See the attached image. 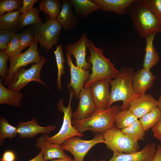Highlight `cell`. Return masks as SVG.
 <instances>
[{"label":"cell","mask_w":161,"mask_h":161,"mask_svg":"<svg viewBox=\"0 0 161 161\" xmlns=\"http://www.w3.org/2000/svg\"><path fill=\"white\" fill-rule=\"evenodd\" d=\"M158 101L157 107L161 111V92Z\"/></svg>","instance_id":"obj_45"},{"label":"cell","mask_w":161,"mask_h":161,"mask_svg":"<svg viewBox=\"0 0 161 161\" xmlns=\"http://www.w3.org/2000/svg\"><path fill=\"white\" fill-rule=\"evenodd\" d=\"M19 44L18 34H15L7 44L4 51L9 58L20 54L22 51Z\"/></svg>","instance_id":"obj_34"},{"label":"cell","mask_w":161,"mask_h":161,"mask_svg":"<svg viewBox=\"0 0 161 161\" xmlns=\"http://www.w3.org/2000/svg\"><path fill=\"white\" fill-rule=\"evenodd\" d=\"M156 77L150 69L143 68L134 72L132 85L135 92L140 95L145 94L152 86Z\"/></svg>","instance_id":"obj_18"},{"label":"cell","mask_w":161,"mask_h":161,"mask_svg":"<svg viewBox=\"0 0 161 161\" xmlns=\"http://www.w3.org/2000/svg\"><path fill=\"white\" fill-rule=\"evenodd\" d=\"M73 6L76 16L78 18L83 19L88 17L91 13L100 9L98 5L90 0H69Z\"/></svg>","instance_id":"obj_25"},{"label":"cell","mask_w":161,"mask_h":161,"mask_svg":"<svg viewBox=\"0 0 161 161\" xmlns=\"http://www.w3.org/2000/svg\"><path fill=\"white\" fill-rule=\"evenodd\" d=\"M19 10L7 13L0 16V29L16 33L20 28Z\"/></svg>","instance_id":"obj_24"},{"label":"cell","mask_w":161,"mask_h":161,"mask_svg":"<svg viewBox=\"0 0 161 161\" xmlns=\"http://www.w3.org/2000/svg\"><path fill=\"white\" fill-rule=\"evenodd\" d=\"M39 11L38 9L33 8L25 13L21 14L19 16L20 28L43 23L39 16Z\"/></svg>","instance_id":"obj_28"},{"label":"cell","mask_w":161,"mask_h":161,"mask_svg":"<svg viewBox=\"0 0 161 161\" xmlns=\"http://www.w3.org/2000/svg\"><path fill=\"white\" fill-rule=\"evenodd\" d=\"M155 35L156 34H152L145 38L143 68L150 70L154 66L157 65L160 61L159 53L156 51L153 43Z\"/></svg>","instance_id":"obj_22"},{"label":"cell","mask_w":161,"mask_h":161,"mask_svg":"<svg viewBox=\"0 0 161 161\" xmlns=\"http://www.w3.org/2000/svg\"><path fill=\"white\" fill-rule=\"evenodd\" d=\"M134 0H92L104 11L113 12L119 16L126 14V10Z\"/></svg>","instance_id":"obj_21"},{"label":"cell","mask_w":161,"mask_h":161,"mask_svg":"<svg viewBox=\"0 0 161 161\" xmlns=\"http://www.w3.org/2000/svg\"><path fill=\"white\" fill-rule=\"evenodd\" d=\"M144 3L161 20V0H143Z\"/></svg>","instance_id":"obj_37"},{"label":"cell","mask_w":161,"mask_h":161,"mask_svg":"<svg viewBox=\"0 0 161 161\" xmlns=\"http://www.w3.org/2000/svg\"><path fill=\"white\" fill-rule=\"evenodd\" d=\"M18 134L21 139L33 138L40 133L48 134L55 131V125H50L47 126H39L35 117L30 121L26 122L21 121L18 123L16 127Z\"/></svg>","instance_id":"obj_16"},{"label":"cell","mask_w":161,"mask_h":161,"mask_svg":"<svg viewBox=\"0 0 161 161\" xmlns=\"http://www.w3.org/2000/svg\"><path fill=\"white\" fill-rule=\"evenodd\" d=\"M54 52L58 69V77L56 80L57 86L58 90L62 92V86L61 84V78L62 75L65 74L64 62L66 61L64 58L62 45L61 44L58 46L56 50H54Z\"/></svg>","instance_id":"obj_32"},{"label":"cell","mask_w":161,"mask_h":161,"mask_svg":"<svg viewBox=\"0 0 161 161\" xmlns=\"http://www.w3.org/2000/svg\"><path fill=\"white\" fill-rule=\"evenodd\" d=\"M118 105L104 110L97 109L90 117L83 120H72L73 126L81 133L90 130L103 133L115 126V116L119 110Z\"/></svg>","instance_id":"obj_4"},{"label":"cell","mask_w":161,"mask_h":161,"mask_svg":"<svg viewBox=\"0 0 161 161\" xmlns=\"http://www.w3.org/2000/svg\"><path fill=\"white\" fill-rule=\"evenodd\" d=\"M120 71L118 77L110 80L111 97L108 108L113 103L121 100L123 104L120 107L119 110H127L131 103L141 96L135 92L133 88L132 80L134 72L133 68L123 67Z\"/></svg>","instance_id":"obj_2"},{"label":"cell","mask_w":161,"mask_h":161,"mask_svg":"<svg viewBox=\"0 0 161 161\" xmlns=\"http://www.w3.org/2000/svg\"><path fill=\"white\" fill-rule=\"evenodd\" d=\"M161 118V111L157 107L140 118L139 121L145 132L152 128Z\"/></svg>","instance_id":"obj_31"},{"label":"cell","mask_w":161,"mask_h":161,"mask_svg":"<svg viewBox=\"0 0 161 161\" xmlns=\"http://www.w3.org/2000/svg\"><path fill=\"white\" fill-rule=\"evenodd\" d=\"M155 155L151 161H161V145H157Z\"/></svg>","instance_id":"obj_42"},{"label":"cell","mask_w":161,"mask_h":161,"mask_svg":"<svg viewBox=\"0 0 161 161\" xmlns=\"http://www.w3.org/2000/svg\"><path fill=\"white\" fill-rule=\"evenodd\" d=\"M38 44L35 43L25 52L9 58L10 65L7 76L4 81V85L7 86L14 75L22 67L31 64L38 63L45 59L43 56L39 54Z\"/></svg>","instance_id":"obj_9"},{"label":"cell","mask_w":161,"mask_h":161,"mask_svg":"<svg viewBox=\"0 0 161 161\" xmlns=\"http://www.w3.org/2000/svg\"><path fill=\"white\" fill-rule=\"evenodd\" d=\"M66 61L70 68L71 80L67 84L68 89H72L74 91L76 98H79L81 90L83 88L84 83L89 76V71L80 69L73 64L71 55L67 52Z\"/></svg>","instance_id":"obj_14"},{"label":"cell","mask_w":161,"mask_h":161,"mask_svg":"<svg viewBox=\"0 0 161 161\" xmlns=\"http://www.w3.org/2000/svg\"><path fill=\"white\" fill-rule=\"evenodd\" d=\"M102 134L107 148L113 152L127 154L139 151L138 142L131 139L115 126Z\"/></svg>","instance_id":"obj_7"},{"label":"cell","mask_w":161,"mask_h":161,"mask_svg":"<svg viewBox=\"0 0 161 161\" xmlns=\"http://www.w3.org/2000/svg\"><path fill=\"white\" fill-rule=\"evenodd\" d=\"M80 137L74 136L69 138L60 144L63 150L69 151L72 154L74 161H83L84 157L93 146L98 143H104L102 134H100L88 140H82Z\"/></svg>","instance_id":"obj_8"},{"label":"cell","mask_w":161,"mask_h":161,"mask_svg":"<svg viewBox=\"0 0 161 161\" xmlns=\"http://www.w3.org/2000/svg\"><path fill=\"white\" fill-rule=\"evenodd\" d=\"M70 89V94L68 106L65 107L64 106V99L59 100L57 105L58 106L57 109L64 113L63 123L58 133L52 137H49L47 134H44L43 135L49 143L60 145L63 141L69 138L74 136L82 137L83 136V134L75 129L72 124L71 119L73 113L71 102L73 95L75 93L72 89Z\"/></svg>","instance_id":"obj_5"},{"label":"cell","mask_w":161,"mask_h":161,"mask_svg":"<svg viewBox=\"0 0 161 161\" xmlns=\"http://www.w3.org/2000/svg\"><path fill=\"white\" fill-rule=\"evenodd\" d=\"M35 145L43 152L45 161L64 158L69 156L61 148L60 144L49 143L43 136L37 138Z\"/></svg>","instance_id":"obj_19"},{"label":"cell","mask_w":161,"mask_h":161,"mask_svg":"<svg viewBox=\"0 0 161 161\" xmlns=\"http://www.w3.org/2000/svg\"><path fill=\"white\" fill-rule=\"evenodd\" d=\"M46 19L44 23L32 25L30 28L37 43L48 51L57 44L63 26L56 19L49 17Z\"/></svg>","instance_id":"obj_6"},{"label":"cell","mask_w":161,"mask_h":161,"mask_svg":"<svg viewBox=\"0 0 161 161\" xmlns=\"http://www.w3.org/2000/svg\"><path fill=\"white\" fill-rule=\"evenodd\" d=\"M158 106V101L150 94L141 95L133 100L128 109L138 118L154 109Z\"/></svg>","instance_id":"obj_17"},{"label":"cell","mask_w":161,"mask_h":161,"mask_svg":"<svg viewBox=\"0 0 161 161\" xmlns=\"http://www.w3.org/2000/svg\"><path fill=\"white\" fill-rule=\"evenodd\" d=\"M156 144H147L141 151L130 153L113 152L111 158L108 161H151L156 153Z\"/></svg>","instance_id":"obj_15"},{"label":"cell","mask_w":161,"mask_h":161,"mask_svg":"<svg viewBox=\"0 0 161 161\" xmlns=\"http://www.w3.org/2000/svg\"><path fill=\"white\" fill-rule=\"evenodd\" d=\"M87 48L90 54L87 60L92 65V72L85 83L84 87H89L93 83L101 80L114 79L118 77L120 71L115 68L114 64L109 58L103 55V49L96 47L90 40Z\"/></svg>","instance_id":"obj_3"},{"label":"cell","mask_w":161,"mask_h":161,"mask_svg":"<svg viewBox=\"0 0 161 161\" xmlns=\"http://www.w3.org/2000/svg\"><path fill=\"white\" fill-rule=\"evenodd\" d=\"M45 58L38 63L33 64L30 68L26 69L21 68L18 70L12 78L7 87L10 89L18 91L31 81H36L47 86L40 77L41 71L47 60Z\"/></svg>","instance_id":"obj_10"},{"label":"cell","mask_w":161,"mask_h":161,"mask_svg":"<svg viewBox=\"0 0 161 161\" xmlns=\"http://www.w3.org/2000/svg\"><path fill=\"white\" fill-rule=\"evenodd\" d=\"M15 33L1 29L0 30V49L4 50L5 48Z\"/></svg>","instance_id":"obj_38"},{"label":"cell","mask_w":161,"mask_h":161,"mask_svg":"<svg viewBox=\"0 0 161 161\" xmlns=\"http://www.w3.org/2000/svg\"></svg>","instance_id":"obj_46"},{"label":"cell","mask_w":161,"mask_h":161,"mask_svg":"<svg viewBox=\"0 0 161 161\" xmlns=\"http://www.w3.org/2000/svg\"><path fill=\"white\" fill-rule=\"evenodd\" d=\"M43 157V154L41 151L35 157L28 161H45ZM0 161H1L0 160Z\"/></svg>","instance_id":"obj_43"},{"label":"cell","mask_w":161,"mask_h":161,"mask_svg":"<svg viewBox=\"0 0 161 161\" xmlns=\"http://www.w3.org/2000/svg\"><path fill=\"white\" fill-rule=\"evenodd\" d=\"M137 120L129 110H119L115 116L114 123L117 128L121 129L129 126Z\"/></svg>","instance_id":"obj_27"},{"label":"cell","mask_w":161,"mask_h":161,"mask_svg":"<svg viewBox=\"0 0 161 161\" xmlns=\"http://www.w3.org/2000/svg\"><path fill=\"white\" fill-rule=\"evenodd\" d=\"M62 7V4L58 0H42L39 5V10L41 11L55 19H56Z\"/></svg>","instance_id":"obj_26"},{"label":"cell","mask_w":161,"mask_h":161,"mask_svg":"<svg viewBox=\"0 0 161 161\" xmlns=\"http://www.w3.org/2000/svg\"><path fill=\"white\" fill-rule=\"evenodd\" d=\"M151 129L154 137L159 141L161 144V118Z\"/></svg>","instance_id":"obj_40"},{"label":"cell","mask_w":161,"mask_h":161,"mask_svg":"<svg viewBox=\"0 0 161 161\" xmlns=\"http://www.w3.org/2000/svg\"><path fill=\"white\" fill-rule=\"evenodd\" d=\"M121 131L132 140L136 141L143 140L145 133L139 120L129 126L121 129Z\"/></svg>","instance_id":"obj_29"},{"label":"cell","mask_w":161,"mask_h":161,"mask_svg":"<svg viewBox=\"0 0 161 161\" xmlns=\"http://www.w3.org/2000/svg\"><path fill=\"white\" fill-rule=\"evenodd\" d=\"M79 101L77 109L72 114L73 120H77L88 118L97 109L89 87H84L80 91Z\"/></svg>","instance_id":"obj_11"},{"label":"cell","mask_w":161,"mask_h":161,"mask_svg":"<svg viewBox=\"0 0 161 161\" xmlns=\"http://www.w3.org/2000/svg\"><path fill=\"white\" fill-rule=\"evenodd\" d=\"M62 1V8L56 19L66 30L74 29L79 22L78 18L72 12L70 1Z\"/></svg>","instance_id":"obj_20"},{"label":"cell","mask_w":161,"mask_h":161,"mask_svg":"<svg viewBox=\"0 0 161 161\" xmlns=\"http://www.w3.org/2000/svg\"><path fill=\"white\" fill-rule=\"evenodd\" d=\"M2 80L0 78V104L18 107L21 106V100L23 97L22 94L20 91L5 87L2 83Z\"/></svg>","instance_id":"obj_23"},{"label":"cell","mask_w":161,"mask_h":161,"mask_svg":"<svg viewBox=\"0 0 161 161\" xmlns=\"http://www.w3.org/2000/svg\"><path fill=\"white\" fill-rule=\"evenodd\" d=\"M38 0H22V4L19 10L21 14L25 13L33 8L34 4L38 1Z\"/></svg>","instance_id":"obj_39"},{"label":"cell","mask_w":161,"mask_h":161,"mask_svg":"<svg viewBox=\"0 0 161 161\" xmlns=\"http://www.w3.org/2000/svg\"><path fill=\"white\" fill-rule=\"evenodd\" d=\"M15 159V156L14 153L12 151L8 150L3 154L0 160L1 161H14Z\"/></svg>","instance_id":"obj_41"},{"label":"cell","mask_w":161,"mask_h":161,"mask_svg":"<svg viewBox=\"0 0 161 161\" xmlns=\"http://www.w3.org/2000/svg\"><path fill=\"white\" fill-rule=\"evenodd\" d=\"M133 26L139 36L146 38L161 32V20L143 0H134L126 10Z\"/></svg>","instance_id":"obj_1"},{"label":"cell","mask_w":161,"mask_h":161,"mask_svg":"<svg viewBox=\"0 0 161 161\" xmlns=\"http://www.w3.org/2000/svg\"><path fill=\"white\" fill-rule=\"evenodd\" d=\"M111 80L109 79L101 80L93 83L89 87L97 109L108 108L111 97L109 90Z\"/></svg>","instance_id":"obj_13"},{"label":"cell","mask_w":161,"mask_h":161,"mask_svg":"<svg viewBox=\"0 0 161 161\" xmlns=\"http://www.w3.org/2000/svg\"><path fill=\"white\" fill-rule=\"evenodd\" d=\"M74 161V159L73 160L70 157L68 156L64 158L55 159L51 161Z\"/></svg>","instance_id":"obj_44"},{"label":"cell","mask_w":161,"mask_h":161,"mask_svg":"<svg viewBox=\"0 0 161 161\" xmlns=\"http://www.w3.org/2000/svg\"><path fill=\"white\" fill-rule=\"evenodd\" d=\"M18 133L17 129L10 125L8 120L1 116L0 117V145L4 143V140L8 138L9 140L15 137Z\"/></svg>","instance_id":"obj_30"},{"label":"cell","mask_w":161,"mask_h":161,"mask_svg":"<svg viewBox=\"0 0 161 161\" xmlns=\"http://www.w3.org/2000/svg\"><path fill=\"white\" fill-rule=\"evenodd\" d=\"M22 4V0H1L0 15L19 10Z\"/></svg>","instance_id":"obj_35"},{"label":"cell","mask_w":161,"mask_h":161,"mask_svg":"<svg viewBox=\"0 0 161 161\" xmlns=\"http://www.w3.org/2000/svg\"><path fill=\"white\" fill-rule=\"evenodd\" d=\"M18 38L20 45L22 50L37 43L36 38L30 27L18 34Z\"/></svg>","instance_id":"obj_33"},{"label":"cell","mask_w":161,"mask_h":161,"mask_svg":"<svg viewBox=\"0 0 161 161\" xmlns=\"http://www.w3.org/2000/svg\"><path fill=\"white\" fill-rule=\"evenodd\" d=\"M9 57L4 50L0 51V76L2 80H4L6 78L8 73L9 69L7 62Z\"/></svg>","instance_id":"obj_36"},{"label":"cell","mask_w":161,"mask_h":161,"mask_svg":"<svg viewBox=\"0 0 161 161\" xmlns=\"http://www.w3.org/2000/svg\"><path fill=\"white\" fill-rule=\"evenodd\" d=\"M89 41L86 33H85L76 42L68 44L66 47L67 52L75 57L76 66L86 70L90 68L91 66L86 60V48L89 46Z\"/></svg>","instance_id":"obj_12"}]
</instances>
